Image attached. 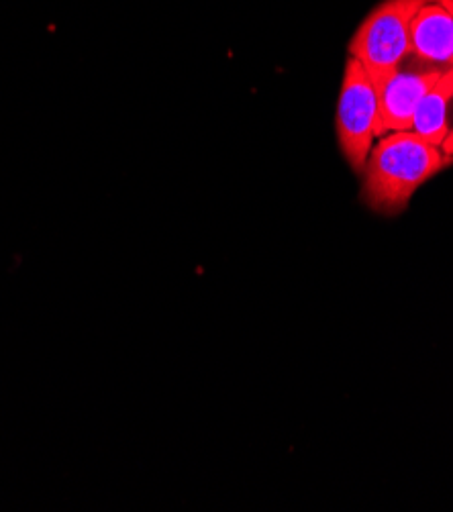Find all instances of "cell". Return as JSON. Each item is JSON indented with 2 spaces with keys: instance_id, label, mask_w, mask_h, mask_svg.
<instances>
[{
  "instance_id": "6da1fadb",
  "label": "cell",
  "mask_w": 453,
  "mask_h": 512,
  "mask_svg": "<svg viewBox=\"0 0 453 512\" xmlns=\"http://www.w3.org/2000/svg\"><path fill=\"white\" fill-rule=\"evenodd\" d=\"M453 162L441 147L413 131L382 135L372 147L366 168L362 198L382 215H398L409 207L411 196Z\"/></svg>"
},
{
  "instance_id": "7a4b0ae2",
  "label": "cell",
  "mask_w": 453,
  "mask_h": 512,
  "mask_svg": "<svg viewBox=\"0 0 453 512\" xmlns=\"http://www.w3.org/2000/svg\"><path fill=\"white\" fill-rule=\"evenodd\" d=\"M427 3L431 0H384L351 37L349 56L366 68L374 86L411 56V23Z\"/></svg>"
},
{
  "instance_id": "3957f363",
  "label": "cell",
  "mask_w": 453,
  "mask_h": 512,
  "mask_svg": "<svg viewBox=\"0 0 453 512\" xmlns=\"http://www.w3.org/2000/svg\"><path fill=\"white\" fill-rule=\"evenodd\" d=\"M335 127L345 160L362 174L378 137V90L366 68L351 56L343 72Z\"/></svg>"
},
{
  "instance_id": "277c9868",
  "label": "cell",
  "mask_w": 453,
  "mask_h": 512,
  "mask_svg": "<svg viewBox=\"0 0 453 512\" xmlns=\"http://www.w3.org/2000/svg\"><path fill=\"white\" fill-rule=\"evenodd\" d=\"M443 72L445 70L429 64H423L421 68H405L402 64L392 76L378 84V137L396 131H411L421 98Z\"/></svg>"
},
{
  "instance_id": "5b68a950",
  "label": "cell",
  "mask_w": 453,
  "mask_h": 512,
  "mask_svg": "<svg viewBox=\"0 0 453 512\" xmlns=\"http://www.w3.org/2000/svg\"><path fill=\"white\" fill-rule=\"evenodd\" d=\"M411 56L441 70L453 68V17L439 0H431L415 15L411 23Z\"/></svg>"
},
{
  "instance_id": "8992f818",
  "label": "cell",
  "mask_w": 453,
  "mask_h": 512,
  "mask_svg": "<svg viewBox=\"0 0 453 512\" xmlns=\"http://www.w3.org/2000/svg\"><path fill=\"white\" fill-rule=\"evenodd\" d=\"M451 100H453V68L445 70L441 78L421 98L413 117V133L425 141L441 147L451 133Z\"/></svg>"
},
{
  "instance_id": "52a82bcc",
  "label": "cell",
  "mask_w": 453,
  "mask_h": 512,
  "mask_svg": "<svg viewBox=\"0 0 453 512\" xmlns=\"http://www.w3.org/2000/svg\"><path fill=\"white\" fill-rule=\"evenodd\" d=\"M441 149H443V153H447V156H451V158H453V133L443 141Z\"/></svg>"
},
{
  "instance_id": "ba28073f",
  "label": "cell",
  "mask_w": 453,
  "mask_h": 512,
  "mask_svg": "<svg viewBox=\"0 0 453 512\" xmlns=\"http://www.w3.org/2000/svg\"><path fill=\"white\" fill-rule=\"evenodd\" d=\"M439 3L449 11V15L453 17V0H439Z\"/></svg>"
}]
</instances>
